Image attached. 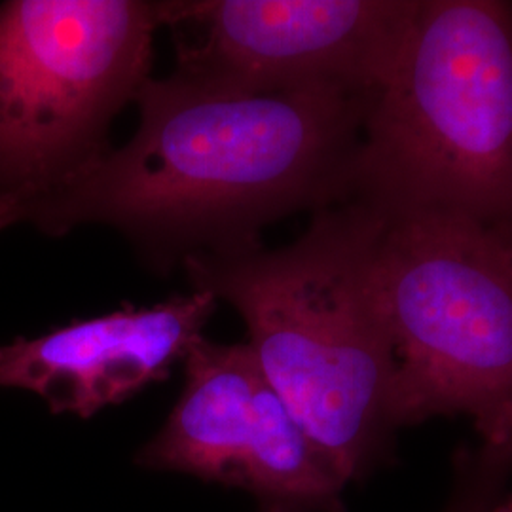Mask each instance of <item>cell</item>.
<instances>
[{
	"instance_id": "obj_1",
	"label": "cell",
	"mask_w": 512,
	"mask_h": 512,
	"mask_svg": "<svg viewBox=\"0 0 512 512\" xmlns=\"http://www.w3.org/2000/svg\"><path fill=\"white\" fill-rule=\"evenodd\" d=\"M376 92L311 88L239 93L152 76L137 93L139 126L67 184L35 222L118 230L158 272L196 255L260 245L300 211L346 202Z\"/></svg>"
},
{
	"instance_id": "obj_2",
	"label": "cell",
	"mask_w": 512,
	"mask_h": 512,
	"mask_svg": "<svg viewBox=\"0 0 512 512\" xmlns=\"http://www.w3.org/2000/svg\"><path fill=\"white\" fill-rule=\"evenodd\" d=\"M385 217L348 200L291 245L196 255L192 291L238 311L266 380L346 482L368 475L401 429L397 361L376 287Z\"/></svg>"
},
{
	"instance_id": "obj_3",
	"label": "cell",
	"mask_w": 512,
	"mask_h": 512,
	"mask_svg": "<svg viewBox=\"0 0 512 512\" xmlns=\"http://www.w3.org/2000/svg\"><path fill=\"white\" fill-rule=\"evenodd\" d=\"M348 200L512 239V2L421 0L366 114Z\"/></svg>"
},
{
	"instance_id": "obj_4",
	"label": "cell",
	"mask_w": 512,
	"mask_h": 512,
	"mask_svg": "<svg viewBox=\"0 0 512 512\" xmlns=\"http://www.w3.org/2000/svg\"><path fill=\"white\" fill-rule=\"evenodd\" d=\"M376 287L399 425L465 416L482 459L512 463V239L458 217H385Z\"/></svg>"
},
{
	"instance_id": "obj_5",
	"label": "cell",
	"mask_w": 512,
	"mask_h": 512,
	"mask_svg": "<svg viewBox=\"0 0 512 512\" xmlns=\"http://www.w3.org/2000/svg\"><path fill=\"white\" fill-rule=\"evenodd\" d=\"M158 2L0 4V232L37 222L109 152L116 114L150 78Z\"/></svg>"
},
{
	"instance_id": "obj_6",
	"label": "cell",
	"mask_w": 512,
	"mask_h": 512,
	"mask_svg": "<svg viewBox=\"0 0 512 512\" xmlns=\"http://www.w3.org/2000/svg\"><path fill=\"white\" fill-rule=\"evenodd\" d=\"M421 0H165L171 76L205 88L378 92Z\"/></svg>"
},
{
	"instance_id": "obj_7",
	"label": "cell",
	"mask_w": 512,
	"mask_h": 512,
	"mask_svg": "<svg viewBox=\"0 0 512 512\" xmlns=\"http://www.w3.org/2000/svg\"><path fill=\"white\" fill-rule=\"evenodd\" d=\"M145 469L196 476L253 495L258 512H342L348 486L266 380L249 344L200 338Z\"/></svg>"
},
{
	"instance_id": "obj_8",
	"label": "cell",
	"mask_w": 512,
	"mask_h": 512,
	"mask_svg": "<svg viewBox=\"0 0 512 512\" xmlns=\"http://www.w3.org/2000/svg\"><path fill=\"white\" fill-rule=\"evenodd\" d=\"M215 310L213 294L192 291L18 338L0 346V387L31 391L54 414L90 420L165 380L202 338Z\"/></svg>"
},
{
	"instance_id": "obj_9",
	"label": "cell",
	"mask_w": 512,
	"mask_h": 512,
	"mask_svg": "<svg viewBox=\"0 0 512 512\" xmlns=\"http://www.w3.org/2000/svg\"><path fill=\"white\" fill-rule=\"evenodd\" d=\"M486 476L476 475V482L465 484V492L459 494L446 512H488V492L482 482Z\"/></svg>"
},
{
	"instance_id": "obj_10",
	"label": "cell",
	"mask_w": 512,
	"mask_h": 512,
	"mask_svg": "<svg viewBox=\"0 0 512 512\" xmlns=\"http://www.w3.org/2000/svg\"><path fill=\"white\" fill-rule=\"evenodd\" d=\"M490 512H512V497L505 499L503 503H499V505L495 507L494 511Z\"/></svg>"
}]
</instances>
